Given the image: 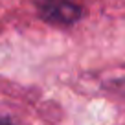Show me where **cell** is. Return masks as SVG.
Returning a JSON list of instances; mask_svg holds the SVG:
<instances>
[{"label":"cell","mask_w":125,"mask_h":125,"mask_svg":"<svg viewBox=\"0 0 125 125\" xmlns=\"http://www.w3.org/2000/svg\"><path fill=\"white\" fill-rule=\"evenodd\" d=\"M39 17L53 26H72L83 15V9L74 0H35Z\"/></svg>","instance_id":"6da1fadb"},{"label":"cell","mask_w":125,"mask_h":125,"mask_svg":"<svg viewBox=\"0 0 125 125\" xmlns=\"http://www.w3.org/2000/svg\"><path fill=\"white\" fill-rule=\"evenodd\" d=\"M0 125H13L9 120H6V118H0Z\"/></svg>","instance_id":"7a4b0ae2"}]
</instances>
